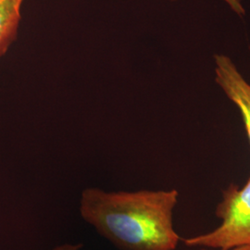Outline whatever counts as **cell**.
Segmentation results:
<instances>
[{
	"label": "cell",
	"instance_id": "obj_1",
	"mask_svg": "<svg viewBox=\"0 0 250 250\" xmlns=\"http://www.w3.org/2000/svg\"><path fill=\"white\" fill-rule=\"evenodd\" d=\"M178 191H83L80 212L85 222L121 250H175L182 240L173 227Z\"/></svg>",
	"mask_w": 250,
	"mask_h": 250
},
{
	"label": "cell",
	"instance_id": "obj_2",
	"mask_svg": "<svg viewBox=\"0 0 250 250\" xmlns=\"http://www.w3.org/2000/svg\"><path fill=\"white\" fill-rule=\"evenodd\" d=\"M222 224L211 232L182 239L190 248L230 250L250 247V177L242 188L231 185L216 208Z\"/></svg>",
	"mask_w": 250,
	"mask_h": 250
},
{
	"label": "cell",
	"instance_id": "obj_3",
	"mask_svg": "<svg viewBox=\"0 0 250 250\" xmlns=\"http://www.w3.org/2000/svg\"><path fill=\"white\" fill-rule=\"evenodd\" d=\"M215 62L216 82L240 109L250 141V84L243 78L229 58L217 55Z\"/></svg>",
	"mask_w": 250,
	"mask_h": 250
},
{
	"label": "cell",
	"instance_id": "obj_4",
	"mask_svg": "<svg viewBox=\"0 0 250 250\" xmlns=\"http://www.w3.org/2000/svg\"><path fill=\"white\" fill-rule=\"evenodd\" d=\"M24 0H0V58L17 39Z\"/></svg>",
	"mask_w": 250,
	"mask_h": 250
},
{
	"label": "cell",
	"instance_id": "obj_5",
	"mask_svg": "<svg viewBox=\"0 0 250 250\" xmlns=\"http://www.w3.org/2000/svg\"><path fill=\"white\" fill-rule=\"evenodd\" d=\"M83 247V245H70V244H65L57 247L53 250H80L81 248Z\"/></svg>",
	"mask_w": 250,
	"mask_h": 250
},
{
	"label": "cell",
	"instance_id": "obj_6",
	"mask_svg": "<svg viewBox=\"0 0 250 250\" xmlns=\"http://www.w3.org/2000/svg\"><path fill=\"white\" fill-rule=\"evenodd\" d=\"M215 250L212 249H206V250ZM250 250V247H238V248H233V249H230V250Z\"/></svg>",
	"mask_w": 250,
	"mask_h": 250
}]
</instances>
